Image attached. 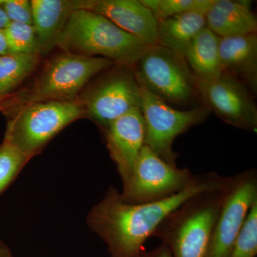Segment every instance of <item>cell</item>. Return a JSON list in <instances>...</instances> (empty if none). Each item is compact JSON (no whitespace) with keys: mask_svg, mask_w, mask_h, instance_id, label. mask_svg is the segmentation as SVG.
<instances>
[{"mask_svg":"<svg viewBox=\"0 0 257 257\" xmlns=\"http://www.w3.org/2000/svg\"><path fill=\"white\" fill-rule=\"evenodd\" d=\"M229 177L216 173L195 176L183 189L160 200L130 204L121 193L109 187L104 198L89 211L87 223L107 246L110 257H140L144 244L170 214L191 198L220 188Z\"/></svg>","mask_w":257,"mask_h":257,"instance_id":"obj_1","label":"cell"},{"mask_svg":"<svg viewBox=\"0 0 257 257\" xmlns=\"http://www.w3.org/2000/svg\"><path fill=\"white\" fill-rule=\"evenodd\" d=\"M233 177L220 187L194 196L162 221L153 236L172 257H207L216 220Z\"/></svg>","mask_w":257,"mask_h":257,"instance_id":"obj_2","label":"cell"},{"mask_svg":"<svg viewBox=\"0 0 257 257\" xmlns=\"http://www.w3.org/2000/svg\"><path fill=\"white\" fill-rule=\"evenodd\" d=\"M57 46L66 52L99 56L117 65L132 67L149 47L109 19L85 9L71 14Z\"/></svg>","mask_w":257,"mask_h":257,"instance_id":"obj_3","label":"cell"},{"mask_svg":"<svg viewBox=\"0 0 257 257\" xmlns=\"http://www.w3.org/2000/svg\"><path fill=\"white\" fill-rule=\"evenodd\" d=\"M83 117L82 101L76 99L24 104L8 121L4 139L30 160L63 128Z\"/></svg>","mask_w":257,"mask_h":257,"instance_id":"obj_4","label":"cell"},{"mask_svg":"<svg viewBox=\"0 0 257 257\" xmlns=\"http://www.w3.org/2000/svg\"><path fill=\"white\" fill-rule=\"evenodd\" d=\"M133 68L140 87L170 105H187L198 94L197 79L184 57L165 47L149 46Z\"/></svg>","mask_w":257,"mask_h":257,"instance_id":"obj_5","label":"cell"},{"mask_svg":"<svg viewBox=\"0 0 257 257\" xmlns=\"http://www.w3.org/2000/svg\"><path fill=\"white\" fill-rule=\"evenodd\" d=\"M114 65L103 57L66 52L55 56L44 67L23 103L75 99L93 77Z\"/></svg>","mask_w":257,"mask_h":257,"instance_id":"obj_6","label":"cell"},{"mask_svg":"<svg viewBox=\"0 0 257 257\" xmlns=\"http://www.w3.org/2000/svg\"><path fill=\"white\" fill-rule=\"evenodd\" d=\"M140 111L145 126V145L171 165L177 155L172 145L177 136L206 119L209 109L196 107L179 110L141 87Z\"/></svg>","mask_w":257,"mask_h":257,"instance_id":"obj_7","label":"cell"},{"mask_svg":"<svg viewBox=\"0 0 257 257\" xmlns=\"http://www.w3.org/2000/svg\"><path fill=\"white\" fill-rule=\"evenodd\" d=\"M194 177L187 169L171 165L145 145L131 175L123 183L121 198L130 204L160 200L183 189Z\"/></svg>","mask_w":257,"mask_h":257,"instance_id":"obj_8","label":"cell"},{"mask_svg":"<svg viewBox=\"0 0 257 257\" xmlns=\"http://www.w3.org/2000/svg\"><path fill=\"white\" fill-rule=\"evenodd\" d=\"M141 101V87L133 67L120 66L92 88L82 104L85 117L104 130L133 109H140Z\"/></svg>","mask_w":257,"mask_h":257,"instance_id":"obj_9","label":"cell"},{"mask_svg":"<svg viewBox=\"0 0 257 257\" xmlns=\"http://www.w3.org/2000/svg\"><path fill=\"white\" fill-rule=\"evenodd\" d=\"M197 89L207 109L225 122L243 130H256V105L251 90L239 79L223 72L213 79H197Z\"/></svg>","mask_w":257,"mask_h":257,"instance_id":"obj_10","label":"cell"},{"mask_svg":"<svg viewBox=\"0 0 257 257\" xmlns=\"http://www.w3.org/2000/svg\"><path fill=\"white\" fill-rule=\"evenodd\" d=\"M257 202L254 170L233 177L216 220L207 257H228L253 204Z\"/></svg>","mask_w":257,"mask_h":257,"instance_id":"obj_11","label":"cell"},{"mask_svg":"<svg viewBox=\"0 0 257 257\" xmlns=\"http://www.w3.org/2000/svg\"><path fill=\"white\" fill-rule=\"evenodd\" d=\"M78 9L103 15L147 46L157 45L159 20L141 0H78Z\"/></svg>","mask_w":257,"mask_h":257,"instance_id":"obj_12","label":"cell"},{"mask_svg":"<svg viewBox=\"0 0 257 257\" xmlns=\"http://www.w3.org/2000/svg\"><path fill=\"white\" fill-rule=\"evenodd\" d=\"M104 132L109 154L124 183L145 145V121L140 109L115 120Z\"/></svg>","mask_w":257,"mask_h":257,"instance_id":"obj_13","label":"cell"},{"mask_svg":"<svg viewBox=\"0 0 257 257\" xmlns=\"http://www.w3.org/2000/svg\"><path fill=\"white\" fill-rule=\"evenodd\" d=\"M219 51L223 72L245 82L251 92L256 93V33L220 38Z\"/></svg>","mask_w":257,"mask_h":257,"instance_id":"obj_14","label":"cell"},{"mask_svg":"<svg viewBox=\"0 0 257 257\" xmlns=\"http://www.w3.org/2000/svg\"><path fill=\"white\" fill-rule=\"evenodd\" d=\"M30 3L39 52L45 55L57 46L69 17L78 9V1L31 0Z\"/></svg>","mask_w":257,"mask_h":257,"instance_id":"obj_15","label":"cell"},{"mask_svg":"<svg viewBox=\"0 0 257 257\" xmlns=\"http://www.w3.org/2000/svg\"><path fill=\"white\" fill-rule=\"evenodd\" d=\"M205 19L207 28L220 38L256 33V15L248 2L214 0Z\"/></svg>","mask_w":257,"mask_h":257,"instance_id":"obj_16","label":"cell"},{"mask_svg":"<svg viewBox=\"0 0 257 257\" xmlns=\"http://www.w3.org/2000/svg\"><path fill=\"white\" fill-rule=\"evenodd\" d=\"M205 14L184 13L159 20L157 45L184 57L191 42L206 28Z\"/></svg>","mask_w":257,"mask_h":257,"instance_id":"obj_17","label":"cell"},{"mask_svg":"<svg viewBox=\"0 0 257 257\" xmlns=\"http://www.w3.org/2000/svg\"><path fill=\"white\" fill-rule=\"evenodd\" d=\"M220 37L206 27L194 37L184 58L196 79L207 80L223 72L219 58Z\"/></svg>","mask_w":257,"mask_h":257,"instance_id":"obj_18","label":"cell"},{"mask_svg":"<svg viewBox=\"0 0 257 257\" xmlns=\"http://www.w3.org/2000/svg\"><path fill=\"white\" fill-rule=\"evenodd\" d=\"M40 54H7L0 56V96L7 97L32 73Z\"/></svg>","mask_w":257,"mask_h":257,"instance_id":"obj_19","label":"cell"},{"mask_svg":"<svg viewBox=\"0 0 257 257\" xmlns=\"http://www.w3.org/2000/svg\"><path fill=\"white\" fill-rule=\"evenodd\" d=\"M158 20L187 13L205 14L214 0H141Z\"/></svg>","mask_w":257,"mask_h":257,"instance_id":"obj_20","label":"cell"},{"mask_svg":"<svg viewBox=\"0 0 257 257\" xmlns=\"http://www.w3.org/2000/svg\"><path fill=\"white\" fill-rule=\"evenodd\" d=\"M3 32L8 54H40L36 33L32 25L10 22Z\"/></svg>","mask_w":257,"mask_h":257,"instance_id":"obj_21","label":"cell"},{"mask_svg":"<svg viewBox=\"0 0 257 257\" xmlns=\"http://www.w3.org/2000/svg\"><path fill=\"white\" fill-rule=\"evenodd\" d=\"M29 161L13 144L3 140L0 145V195L13 183Z\"/></svg>","mask_w":257,"mask_h":257,"instance_id":"obj_22","label":"cell"},{"mask_svg":"<svg viewBox=\"0 0 257 257\" xmlns=\"http://www.w3.org/2000/svg\"><path fill=\"white\" fill-rule=\"evenodd\" d=\"M257 202L253 204L228 257H256Z\"/></svg>","mask_w":257,"mask_h":257,"instance_id":"obj_23","label":"cell"},{"mask_svg":"<svg viewBox=\"0 0 257 257\" xmlns=\"http://www.w3.org/2000/svg\"><path fill=\"white\" fill-rule=\"evenodd\" d=\"M2 7L10 22L32 25L31 3L28 0H1Z\"/></svg>","mask_w":257,"mask_h":257,"instance_id":"obj_24","label":"cell"},{"mask_svg":"<svg viewBox=\"0 0 257 257\" xmlns=\"http://www.w3.org/2000/svg\"><path fill=\"white\" fill-rule=\"evenodd\" d=\"M140 257H172L170 251L165 245L161 243L158 247L150 251H144Z\"/></svg>","mask_w":257,"mask_h":257,"instance_id":"obj_25","label":"cell"},{"mask_svg":"<svg viewBox=\"0 0 257 257\" xmlns=\"http://www.w3.org/2000/svg\"><path fill=\"white\" fill-rule=\"evenodd\" d=\"M8 54V46L3 30H0V56Z\"/></svg>","mask_w":257,"mask_h":257,"instance_id":"obj_26","label":"cell"},{"mask_svg":"<svg viewBox=\"0 0 257 257\" xmlns=\"http://www.w3.org/2000/svg\"><path fill=\"white\" fill-rule=\"evenodd\" d=\"M9 23V19L5 14L4 10L2 7L1 0H0V30H4Z\"/></svg>","mask_w":257,"mask_h":257,"instance_id":"obj_27","label":"cell"},{"mask_svg":"<svg viewBox=\"0 0 257 257\" xmlns=\"http://www.w3.org/2000/svg\"><path fill=\"white\" fill-rule=\"evenodd\" d=\"M0 257H13L9 247L0 239Z\"/></svg>","mask_w":257,"mask_h":257,"instance_id":"obj_28","label":"cell"},{"mask_svg":"<svg viewBox=\"0 0 257 257\" xmlns=\"http://www.w3.org/2000/svg\"><path fill=\"white\" fill-rule=\"evenodd\" d=\"M15 102H16L15 99H10V98H9V99L5 101L4 102L0 104V111H5V109H8V108L11 107V106L14 104Z\"/></svg>","mask_w":257,"mask_h":257,"instance_id":"obj_29","label":"cell"},{"mask_svg":"<svg viewBox=\"0 0 257 257\" xmlns=\"http://www.w3.org/2000/svg\"><path fill=\"white\" fill-rule=\"evenodd\" d=\"M10 96H7V97H1V96H0V104H1V103L4 102V101H6L7 99H9Z\"/></svg>","mask_w":257,"mask_h":257,"instance_id":"obj_30","label":"cell"}]
</instances>
